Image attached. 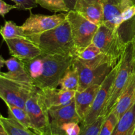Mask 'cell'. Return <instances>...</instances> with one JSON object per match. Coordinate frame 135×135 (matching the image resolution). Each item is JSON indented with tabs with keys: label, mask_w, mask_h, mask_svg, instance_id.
<instances>
[{
	"label": "cell",
	"mask_w": 135,
	"mask_h": 135,
	"mask_svg": "<svg viewBox=\"0 0 135 135\" xmlns=\"http://www.w3.org/2000/svg\"><path fill=\"white\" fill-rule=\"evenodd\" d=\"M5 60L2 57V56H0V74L1 73V68H2L4 65H5Z\"/></svg>",
	"instance_id": "34"
},
{
	"label": "cell",
	"mask_w": 135,
	"mask_h": 135,
	"mask_svg": "<svg viewBox=\"0 0 135 135\" xmlns=\"http://www.w3.org/2000/svg\"><path fill=\"white\" fill-rule=\"evenodd\" d=\"M5 65L7 68V72H1L0 75L18 83L33 85L31 78L22 61L12 57L5 60Z\"/></svg>",
	"instance_id": "16"
},
{
	"label": "cell",
	"mask_w": 135,
	"mask_h": 135,
	"mask_svg": "<svg viewBox=\"0 0 135 135\" xmlns=\"http://www.w3.org/2000/svg\"><path fill=\"white\" fill-rule=\"evenodd\" d=\"M61 88L63 90L77 91L79 85V76L77 70L74 66L67 69L59 83Z\"/></svg>",
	"instance_id": "20"
},
{
	"label": "cell",
	"mask_w": 135,
	"mask_h": 135,
	"mask_svg": "<svg viewBox=\"0 0 135 135\" xmlns=\"http://www.w3.org/2000/svg\"><path fill=\"white\" fill-rule=\"evenodd\" d=\"M35 86L7 79L0 75V98L6 105H11L25 109V103Z\"/></svg>",
	"instance_id": "8"
},
{
	"label": "cell",
	"mask_w": 135,
	"mask_h": 135,
	"mask_svg": "<svg viewBox=\"0 0 135 135\" xmlns=\"http://www.w3.org/2000/svg\"><path fill=\"white\" fill-rule=\"evenodd\" d=\"M128 42L121 34V27L114 30L101 24L94 36L92 43L100 49L102 54L118 63Z\"/></svg>",
	"instance_id": "5"
},
{
	"label": "cell",
	"mask_w": 135,
	"mask_h": 135,
	"mask_svg": "<svg viewBox=\"0 0 135 135\" xmlns=\"http://www.w3.org/2000/svg\"><path fill=\"white\" fill-rule=\"evenodd\" d=\"M0 121L9 135H38L31 129L25 127L17 121L9 117L0 116Z\"/></svg>",
	"instance_id": "21"
},
{
	"label": "cell",
	"mask_w": 135,
	"mask_h": 135,
	"mask_svg": "<svg viewBox=\"0 0 135 135\" xmlns=\"http://www.w3.org/2000/svg\"><path fill=\"white\" fill-rule=\"evenodd\" d=\"M118 67L119 62L100 85L93 104L82 121L80 126H87L94 122L100 115H102Z\"/></svg>",
	"instance_id": "9"
},
{
	"label": "cell",
	"mask_w": 135,
	"mask_h": 135,
	"mask_svg": "<svg viewBox=\"0 0 135 135\" xmlns=\"http://www.w3.org/2000/svg\"><path fill=\"white\" fill-rule=\"evenodd\" d=\"M133 135H135V128H134V133H133Z\"/></svg>",
	"instance_id": "35"
},
{
	"label": "cell",
	"mask_w": 135,
	"mask_h": 135,
	"mask_svg": "<svg viewBox=\"0 0 135 135\" xmlns=\"http://www.w3.org/2000/svg\"><path fill=\"white\" fill-rule=\"evenodd\" d=\"M28 38L34 42L43 54L71 55L76 57V48L67 18L54 28L40 34L28 36Z\"/></svg>",
	"instance_id": "2"
},
{
	"label": "cell",
	"mask_w": 135,
	"mask_h": 135,
	"mask_svg": "<svg viewBox=\"0 0 135 135\" xmlns=\"http://www.w3.org/2000/svg\"><path fill=\"white\" fill-rule=\"evenodd\" d=\"M103 7L102 23L114 30H118V22L121 13L135 0H101Z\"/></svg>",
	"instance_id": "13"
},
{
	"label": "cell",
	"mask_w": 135,
	"mask_h": 135,
	"mask_svg": "<svg viewBox=\"0 0 135 135\" xmlns=\"http://www.w3.org/2000/svg\"><path fill=\"white\" fill-rule=\"evenodd\" d=\"M76 91L63 90L57 88L39 89V92L48 109L51 107L65 105L74 99Z\"/></svg>",
	"instance_id": "15"
},
{
	"label": "cell",
	"mask_w": 135,
	"mask_h": 135,
	"mask_svg": "<svg viewBox=\"0 0 135 135\" xmlns=\"http://www.w3.org/2000/svg\"><path fill=\"white\" fill-rule=\"evenodd\" d=\"M118 121L117 117L111 112L109 115L105 117L98 135H112Z\"/></svg>",
	"instance_id": "27"
},
{
	"label": "cell",
	"mask_w": 135,
	"mask_h": 135,
	"mask_svg": "<svg viewBox=\"0 0 135 135\" xmlns=\"http://www.w3.org/2000/svg\"><path fill=\"white\" fill-rule=\"evenodd\" d=\"M15 3L17 9L25 11H30L32 9L36 7L38 4L34 0H11Z\"/></svg>",
	"instance_id": "29"
},
{
	"label": "cell",
	"mask_w": 135,
	"mask_h": 135,
	"mask_svg": "<svg viewBox=\"0 0 135 135\" xmlns=\"http://www.w3.org/2000/svg\"><path fill=\"white\" fill-rule=\"evenodd\" d=\"M4 41L10 55L22 61L30 60L42 54L40 49L28 38H17Z\"/></svg>",
	"instance_id": "12"
},
{
	"label": "cell",
	"mask_w": 135,
	"mask_h": 135,
	"mask_svg": "<svg viewBox=\"0 0 135 135\" xmlns=\"http://www.w3.org/2000/svg\"><path fill=\"white\" fill-rule=\"evenodd\" d=\"M0 34L3 40L17 38H28L21 26H18L11 21H5L3 26L0 27Z\"/></svg>",
	"instance_id": "22"
},
{
	"label": "cell",
	"mask_w": 135,
	"mask_h": 135,
	"mask_svg": "<svg viewBox=\"0 0 135 135\" xmlns=\"http://www.w3.org/2000/svg\"><path fill=\"white\" fill-rule=\"evenodd\" d=\"M132 41H133V59H134V71H135V26L133 30V37H132Z\"/></svg>",
	"instance_id": "32"
},
{
	"label": "cell",
	"mask_w": 135,
	"mask_h": 135,
	"mask_svg": "<svg viewBox=\"0 0 135 135\" xmlns=\"http://www.w3.org/2000/svg\"><path fill=\"white\" fill-rule=\"evenodd\" d=\"M69 10H73L76 0H64Z\"/></svg>",
	"instance_id": "31"
},
{
	"label": "cell",
	"mask_w": 135,
	"mask_h": 135,
	"mask_svg": "<svg viewBox=\"0 0 135 135\" xmlns=\"http://www.w3.org/2000/svg\"><path fill=\"white\" fill-rule=\"evenodd\" d=\"M100 88V84H94L83 91H76L75 93V104L77 114L83 121L87 112L92 106L96 95Z\"/></svg>",
	"instance_id": "17"
},
{
	"label": "cell",
	"mask_w": 135,
	"mask_h": 135,
	"mask_svg": "<svg viewBox=\"0 0 135 135\" xmlns=\"http://www.w3.org/2000/svg\"><path fill=\"white\" fill-rule=\"evenodd\" d=\"M66 18L67 14L64 13L44 15L31 13L25 22L21 25V27L26 35L28 36L54 28L65 21Z\"/></svg>",
	"instance_id": "10"
},
{
	"label": "cell",
	"mask_w": 135,
	"mask_h": 135,
	"mask_svg": "<svg viewBox=\"0 0 135 135\" xmlns=\"http://www.w3.org/2000/svg\"><path fill=\"white\" fill-rule=\"evenodd\" d=\"M75 56L43 54L25 62V67L34 86L38 89L57 88L66 71L72 66Z\"/></svg>",
	"instance_id": "1"
},
{
	"label": "cell",
	"mask_w": 135,
	"mask_h": 135,
	"mask_svg": "<svg viewBox=\"0 0 135 135\" xmlns=\"http://www.w3.org/2000/svg\"><path fill=\"white\" fill-rule=\"evenodd\" d=\"M73 10L97 25L103 21V7L101 0H76Z\"/></svg>",
	"instance_id": "14"
},
{
	"label": "cell",
	"mask_w": 135,
	"mask_h": 135,
	"mask_svg": "<svg viewBox=\"0 0 135 135\" xmlns=\"http://www.w3.org/2000/svg\"><path fill=\"white\" fill-rule=\"evenodd\" d=\"M50 126L54 134L62 125L71 122L81 123L82 119L77 114L75 108V100L70 103L48 109Z\"/></svg>",
	"instance_id": "11"
},
{
	"label": "cell",
	"mask_w": 135,
	"mask_h": 135,
	"mask_svg": "<svg viewBox=\"0 0 135 135\" xmlns=\"http://www.w3.org/2000/svg\"><path fill=\"white\" fill-rule=\"evenodd\" d=\"M37 4L51 12H68L69 9L64 0H34Z\"/></svg>",
	"instance_id": "24"
},
{
	"label": "cell",
	"mask_w": 135,
	"mask_h": 135,
	"mask_svg": "<svg viewBox=\"0 0 135 135\" xmlns=\"http://www.w3.org/2000/svg\"><path fill=\"white\" fill-rule=\"evenodd\" d=\"M135 103V73L125 90L117 100L111 112L117 117L118 120L127 112Z\"/></svg>",
	"instance_id": "18"
},
{
	"label": "cell",
	"mask_w": 135,
	"mask_h": 135,
	"mask_svg": "<svg viewBox=\"0 0 135 135\" xmlns=\"http://www.w3.org/2000/svg\"><path fill=\"white\" fill-rule=\"evenodd\" d=\"M135 128V103L117 122L112 135H133Z\"/></svg>",
	"instance_id": "19"
},
{
	"label": "cell",
	"mask_w": 135,
	"mask_h": 135,
	"mask_svg": "<svg viewBox=\"0 0 135 135\" xmlns=\"http://www.w3.org/2000/svg\"><path fill=\"white\" fill-rule=\"evenodd\" d=\"M134 73L133 44L131 39L127 43L123 54L119 61L118 70L111 88L109 98L102 115L105 117L109 115Z\"/></svg>",
	"instance_id": "4"
},
{
	"label": "cell",
	"mask_w": 135,
	"mask_h": 135,
	"mask_svg": "<svg viewBox=\"0 0 135 135\" xmlns=\"http://www.w3.org/2000/svg\"><path fill=\"white\" fill-rule=\"evenodd\" d=\"M15 9H17L16 5H10L3 0H0V15L3 17H5V15L7 14L10 11Z\"/></svg>",
	"instance_id": "30"
},
{
	"label": "cell",
	"mask_w": 135,
	"mask_h": 135,
	"mask_svg": "<svg viewBox=\"0 0 135 135\" xmlns=\"http://www.w3.org/2000/svg\"><path fill=\"white\" fill-rule=\"evenodd\" d=\"M135 17V3L130 5L126 8L125 11L121 13L118 22V26L121 27V25H123L126 22L133 19Z\"/></svg>",
	"instance_id": "28"
},
{
	"label": "cell",
	"mask_w": 135,
	"mask_h": 135,
	"mask_svg": "<svg viewBox=\"0 0 135 135\" xmlns=\"http://www.w3.org/2000/svg\"><path fill=\"white\" fill-rule=\"evenodd\" d=\"M117 64L103 54L90 60L75 57L73 66L76 69L79 76L77 91L84 90L92 84L100 85Z\"/></svg>",
	"instance_id": "3"
},
{
	"label": "cell",
	"mask_w": 135,
	"mask_h": 135,
	"mask_svg": "<svg viewBox=\"0 0 135 135\" xmlns=\"http://www.w3.org/2000/svg\"><path fill=\"white\" fill-rule=\"evenodd\" d=\"M0 135H9L7 131H6L5 128L4 127L3 125L0 121Z\"/></svg>",
	"instance_id": "33"
},
{
	"label": "cell",
	"mask_w": 135,
	"mask_h": 135,
	"mask_svg": "<svg viewBox=\"0 0 135 135\" xmlns=\"http://www.w3.org/2000/svg\"><path fill=\"white\" fill-rule=\"evenodd\" d=\"M102 53L100 49L95 46L93 43H91L87 47L82 50H77L76 51V57L83 60H90L94 59Z\"/></svg>",
	"instance_id": "25"
},
{
	"label": "cell",
	"mask_w": 135,
	"mask_h": 135,
	"mask_svg": "<svg viewBox=\"0 0 135 135\" xmlns=\"http://www.w3.org/2000/svg\"><path fill=\"white\" fill-rule=\"evenodd\" d=\"M8 110V117L15 120L27 129H31V123L28 113L25 109L11 105H6ZM32 130V129H31Z\"/></svg>",
	"instance_id": "23"
},
{
	"label": "cell",
	"mask_w": 135,
	"mask_h": 135,
	"mask_svg": "<svg viewBox=\"0 0 135 135\" xmlns=\"http://www.w3.org/2000/svg\"><path fill=\"white\" fill-rule=\"evenodd\" d=\"M25 109L31 123L32 131L38 135H53L50 126L48 108L39 92L34 88L25 103Z\"/></svg>",
	"instance_id": "6"
},
{
	"label": "cell",
	"mask_w": 135,
	"mask_h": 135,
	"mask_svg": "<svg viewBox=\"0 0 135 135\" xmlns=\"http://www.w3.org/2000/svg\"><path fill=\"white\" fill-rule=\"evenodd\" d=\"M105 119V116L100 115L92 123L87 126H80V132L79 135H98Z\"/></svg>",
	"instance_id": "26"
},
{
	"label": "cell",
	"mask_w": 135,
	"mask_h": 135,
	"mask_svg": "<svg viewBox=\"0 0 135 135\" xmlns=\"http://www.w3.org/2000/svg\"><path fill=\"white\" fill-rule=\"evenodd\" d=\"M1 115H1V113H0V116H1Z\"/></svg>",
	"instance_id": "36"
},
{
	"label": "cell",
	"mask_w": 135,
	"mask_h": 135,
	"mask_svg": "<svg viewBox=\"0 0 135 135\" xmlns=\"http://www.w3.org/2000/svg\"><path fill=\"white\" fill-rule=\"evenodd\" d=\"M67 19L69 22L76 51L84 49L90 44L98 28V25L87 20L75 10L67 12Z\"/></svg>",
	"instance_id": "7"
}]
</instances>
